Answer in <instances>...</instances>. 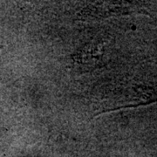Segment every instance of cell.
<instances>
[{"instance_id":"1","label":"cell","mask_w":157,"mask_h":157,"mask_svg":"<svg viewBox=\"0 0 157 157\" xmlns=\"http://www.w3.org/2000/svg\"><path fill=\"white\" fill-rule=\"evenodd\" d=\"M133 90L135 92V98L133 99V103L120 106V107L107 108L97 113L94 116L101 115L106 113H111L126 108H135V107L148 106L153 103L157 102V76L150 75L144 78L140 82L134 86Z\"/></svg>"}]
</instances>
